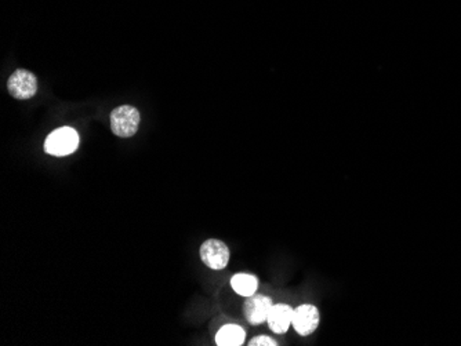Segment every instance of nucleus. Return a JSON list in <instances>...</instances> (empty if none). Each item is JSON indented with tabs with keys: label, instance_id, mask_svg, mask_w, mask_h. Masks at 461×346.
Here are the masks:
<instances>
[{
	"label": "nucleus",
	"instance_id": "obj_8",
	"mask_svg": "<svg viewBox=\"0 0 461 346\" xmlns=\"http://www.w3.org/2000/svg\"><path fill=\"white\" fill-rule=\"evenodd\" d=\"M246 338L245 330L238 324H226L216 335V344L219 346L243 345Z\"/></svg>",
	"mask_w": 461,
	"mask_h": 346
},
{
	"label": "nucleus",
	"instance_id": "obj_1",
	"mask_svg": "<svg viewBox=\"0 0 461 346\" xmlns=\"http://www.w3.org/2000/svg\"><path fill=\"white\" fill-rule=\"evenodd\" d=\"M79 147V134L72 127H61L48 134L44 141V152L51 156H68Z\"/></svg>",
	"mask_w": 461,
	"mask_h": 346
},
{
	"label": "nucleus",
	"instance_id": "obj_10",
	"mask_svg": "<svg viewBox=\"0 0 461 346\" xmlns=\"http://www.w3.org/2000/svg\"><path fill=\"white\" fill-rule=\"evenodd\" d=\"M250 346H276V341L273 338H271L268 335H259L250 340L249 342Z\"/></svg>",
	"mask_w": 461,
	"mask_h": 346
},
{
	"label": "nucleus",
	"instance_id": "obj_4",
	"mask_svg": "<svg viewBox=\"0 0 461 346\" xmlns=\"http://www.w3.org/2000/svg\"><path fill=\"white\" fill-rule=\"evenodd\" d=\"M7 88L14 98L30 100L38 91V79L27 69H17L8 77Z\"/></svg>",
	"mask_w": 461,
	"mask_h": 346
},
{
	"label": "nucleus",
	"instance_id": "obj_3",
	"mask_svg": "<svg viewBox=\"0 0 461 346\" xmlns=\"http://www.w3.org/2000/svg\"><path fill=\"white\" fill-rule=\"evenodd\" d=\"M200 260L213 270H224L230 262L228 246L217 239H209L200 246Z\"/></svg>",
	"mask_w": 461,
	"mask_h": 346
},
{
	"label": "nucleus",
	"instance_id": "obj_2",
	"mask_svg": "<svg viewBox=\"0 0 461 346\" xmlns=\"http://www.w3.org/2000/svg\"><path fill=\"white\" fill-rule=\"evenodd\" d=\"M140 126V112L131 105L117 107L111 112V128L120 138L133 137Z\"/></svg>",
	"mask_w": 461,
	"mask_h": 346
},
{
	"label": "nucleus",
	"instance_id": "obj_7",
	"mask_svg": "<svg viewBox=\"0 0 461 346\" xmlns=\"http://www.w3.org/2000/svg\"><path fill=\"white\" fill-rule=\"evenodd\" d=\"M294 309L286 304H276L273 305L269 312L268 323L269 328L276 334H283L289 330L292 321H293Z\"/></svg>",
	"mask_w": 461,
	"mask_h": 346
},
{
	"label": "nucleus",
	"instance_id": "obj_6",
	"mask_svg": "<svg viewBox=\"0 0 461 346\" xmlns=\"http://www.w3.org/2000/svg\"><path fill=\"white\" fill-rule=\"evenodd\" d=\"M319 320H320V314L318 308L306 304L294 310L292 324L297 334H300L301 337H307L318 328Z\"/></svg>",
	"mask_w": 461,
	"mask_h": 346
},
{
	"label": "nucleus",
	"instance_id": "obj_9",
	"mask_svg": "<svg viewBox=\"0 0 461 346\" xmlns=\"http://www.w3.org/2000/svg\"><path fill=\"white\" fill-rule=\"evenodd\" d=\"M230 287L242 297H252L259 287V280L256 276L249 273H236L230 279Z\"/></svg>",
	"mask_w": 461,
	"mask_h": 346
},
{
	"label": "nucleus",
	"instance_id": "obj_5",
	"mask_svg": "<svg viewBox=\"0 0 461 346\" xmlns=\"http://www.w3.org/2000/svg\"><path fill=\"white\" fill-rule=\"evenodd\" d=\"M273 307L272 300L266 295H252L247 297L243 312L246 320L252 326H260L268 320L269 312Z\"/></svg>",
	"mask_w": 461,
	"mask_h": 346
}]
</instances>
